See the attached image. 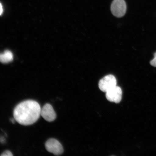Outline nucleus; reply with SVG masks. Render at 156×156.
<instances>
[{"label":"nucleus","mask_w":156,"mask_h":156,"mask_svg":"<svg viewBox=\"0 0 156 156\" xmlns=\"http://www.w3.org/2000/svg\"><path fill=\"white\" fill-rule=\"evenodd\" d=\"M106 93V98L110 102L118 103L122 100V91L120 87L116 86Z\"/></svg>","instance_id":"obj_5"},{"label":"nucleus","mask_w":156,"mask_h":156,"mask_svg":"<svg viewBox=\"0 0 156 156\" xmlns=\"http://www.w3.org/2000/svg\"><path fill=\"white\" fill-rule=\"evenodd\" d=\"M45 146L47 151L55 155H59L63 153V146L59 141L54 138L48 140Z\"/></svg>","instance_id":"obj_4"},{"label":"nucleus","mask_w":156,"mask_h":156,"mask_svg":"<svg viewBox=\"0 0 156 156\" xmlns=\"http://www.w3.org/2000/svg\"><path fill=\"white\" fill-rule=\"evenodd\" d=\"M116 78L112 75H108L101 79L99 83V87L101 90L106 93L112 88L116 86Z\"/></svg>","instance_id":"obj_3"},{"label":"nucleus","mask_w":156,"mask_h":156,"mask_svg":"<svg viewBox=\"0 0 156 156\" xmlns=\"http://www.w3.org/2000/svg\"><path fill=\"white\" fill-rule=\"evenodd\" d=\"M3 12V8L2 5L1 3H0V15L2 14Z\"/></svg>","instance_id":"obj_10"},{"label":"nucleus","mask_w":156,"mask_h":156,"mask_svg":"<svg viewBox=\"0 0 156 156\" xmlns=\"http://www.w3.org/2000/svg\"><path fill=\"white\" fill-rule=\"evenodd\" d=\"M111 11L115 16H123L126 11V5L124 0H114L111 5Z\"/></svg>","instance_id":"obj_2"},{"label":"nucleus","mask_w":156,"mask_h":156,"mask_svg":"<svg viewBox=\"0 0 156 156\" xmlns=\"http://www.w3.org/2000/svg\"><path fill=\"white\" fill-rule=\"evenodd\" d=\"M41 108L36 101L27 100L20 103L13 111L15 120L19 124L31 125L37 121L41 116Z\"/></svg>","instance_id":"obj_1"},{"label":"nucleus","mask_w":156,"mask_h":156,"mask_svg":"<svg viewBox=\"0 0 156 156\" xmlns=\"http://www.w3.org/2000/svg\"><path fill=\"white\" fill-rule=\"evenodd\" d=\"M150 64L152 66L156 67V52L154 54V58L150 62Z\"/></svg>","instance_id":"obj_8"},{"label":"nucleus","mask_w":156,"mask_h":156,"mask_svg":"<svg viewBox=\"0 0 156 156\" xmlns=\"http://www.w3.org/2000/svg\"><path fill=\"white\" fill-rule=\"evenodd\" d=\"M41 115L47 121L52 122L55 119L56 115L53 107L50 104L47 103L41 109Z\"/></svg>","instance_id":"obj_6"},{"label":"nucleus","mask_w":156,"mask_h":156,"mask_svg":"<svg viewBox=\"0 0 156 156\" xmlns=\"http://www.w3.org/2000/svg\"><path fill=\"white\" fill-rule=\"evenodd\" d=\"M1 156H12L13 155L10 151H5L2 154Z\"/></svg>","instance_id":"obj_9"},{"label":"nucleus","mask_w":156,"mask_h":156,"mask_svg":"<svg viewBox=\"0 0 156 156\" xmlns=\"http://www.w3.org/2000/svg\"><path fill=\"white\" fill-rule=\"evenodd\" d=\"M13 54L9 50H5L3 53H0V62L2 63H8L13 60Z\"/></svg>","instance_id":"obj_7"}]
</instances>
